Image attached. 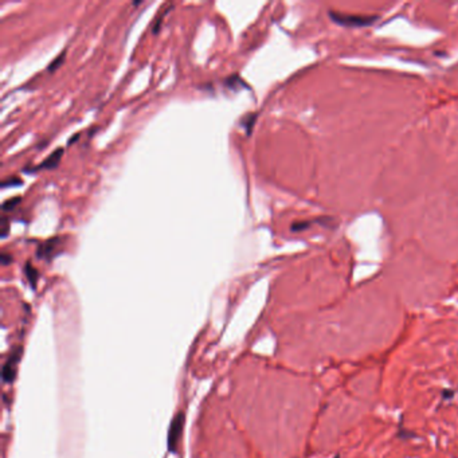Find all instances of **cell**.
<instances>
[{
  "mask_svg": "<svg viewBox=\"0 0 458 458\" xmlns=\"http://www.w3.org/2000/svg\"><path fill=\"white\" fill-rule=\"evenodd\" d=\"M24 274L27 277V280L28 282H30V285H31V288L35 289L36 282H38V277H39L38 270H36L31 264H26V266H24Z\"/></svg>",
  "mask_w": 458,
  "mask_h": 458,
  "instance_id": "52a82bcc",
  "label": "cell"
},
{
  "mask_svg": "<svg viewBox=\"0 0 458 458\" xmlns=\"http://www.w3.org/2000/svg\"><path fill=\"white\" fill-rule=\"evenodd\" d=\"M20 184H22V180H20V179H18V178H8V179H4L3 182H2V186L4 187V188H6V187H16V186H20Z\"/></svg>",
  "mask_w": 458,
  "mask_h": 458,
  "instance_id": "7c38bea8",
  "label": "cell"
},
{
  "mask_svg": "<svg viewBox=\"0 0 458 458\" xmlns=\"http://www.w3.org/2000/svg\"><path fill=\"white\" fill-rule=\"evenodd\" d=\"M18 359H19V351L16 352L15 355L10 356V359L6 363L3 368V379L6 383H10L14 380L15 378V372H16V363H18Z\"/></svg>",
  "mask_w": 458,
  "mask_h": 458,
  "instance_id": "5b68a950",
  "label": "cell"
},
{
  "mask_svg": "<svg viewBox=\"0 0 458 458\" xmlns=\"http://www.w3.org/2000/svg\"><path fill=\"white\" fill-rule=\"evenodd\" d=\"M0 261H2V264H3L4 266H7V265H10L12 262V256L11 254H8L7 251H3L2 256H0Z\"/></svg>",
  "mask_w": 458,
  "mask_h": 458,
  "instance_id": "9a60e30c",
  "label": "cell"
},
{
  "mask_svg": "<svg viewBox=\"0 0 458 458\" xmlns=\"http://www.w3.org/2000/svg\"><path fill=\"white\" fill-rule=\"evenodd\" d=\"M65 58H66V52H62L60 54V56L57 57L56 60L53 61L52 64L48 65V67H47V71H50V73H53V71H56L57 69H58V67L61 66V65L64 64V60Z\"/></svg>",
  "mask_w": 458,
  "mask_h": 458,
  "instance_id": "9c48e42d",
  "label": "cell"
},
{
  "mask_svg": "<svg viewBox=\"0 0 458 458\" xmlns=\"http://www.w3.org/2000/svg\"><path fill=\"white\" fill-rule=\"evenodd\" d=\"M309 225H311V222H307V221H302V222H294V223H293L292 227H290V229H292V231H301V230L308 229Z\"/></svg>",
  "mask_w": 458,
  "mask_h": 458,
  "instance_id": "4fadbf2b",
  "label": "cell"
},
{
  "mask_svg": "<svg viewBox=\"0 0 458 458\" xmlns=\"http://www.w3.org/2000/svg\"><path fill=\"white\" fill-rule=\"evenodd\" d=\"M172 7H174L172 4H166V6H164V8H163V10H160V12H159V15L156 16V19H155L154 26H152V31H154V34H158L159 30H160V27H162L163 20H164L166 15L168 14V12H170V10Z\"/></svg>",
  "mask_w": 458,
  "mask_h": 458,
  "instance_id": "8992f818",
  "label": "cell"
},
{
  "mask_svg": "<svg viewBox=\"0 0 458 458\" xmlns=\"http://www.w3.org/2000/svg\"><path fill=\"white\" fill-rule=\"evenodd\" d=\"M20 201V197H14V199H10V200H6L2 206V209H3L4 213H7V211H11V210L15 209V206L18 205Z\"/></svg>",
  "mask_w": 458,
  "mask_h": 458,
  "instance_id": "8fae6325",
  "label": "cell"
},
{
  "mask_svg": "<svg viewBox=\"0 0 458 458\" xmlns=\"http://www.w3.org/2000/svg\"><path fill=\"white\" fill-rule=\"evenodd\" d=\"M62 155H64V149H62V148H58V149L54 150L50 156H47V158L44 159V162L42 163V164H39V166L35 167V168H31V170L26 168L24 171H31L32 172V171L38 170H54V168L60 164V160L61 158H62Z\"/></svg>",
  "mask_w": 458,
  "mask_h": 458,
  "instance_id": "277c9868",
  "label": "cell"
},
{
  "mask_svg": "<svg viewBox=\"0 0 458 458\" xmlns=\"http://www.w3.org/2000/svg\"><path fill=\"white\" fill-rule=\"evenodd\" d=\"M64 242L62 237H54L44 241L36 250V257L44 261H52L53 258H56L62 251Z\"/></svg>",
  "mask_w": 458,
  "mask_h": 458,
  "instance_id": "7a4b0ae2",
  "label": "cell"
},
{
  "mask_svg": "<svg viewBox=\"0 0 458 458\" xmlns=\"http://www.w3.org/2000/svg\"><path fill=\"white\" fill-rule=\"evenodd\" d=\"M254 123H256V115H247L242 119L241 124L246 129V133L247 134L251 133V129H253V127H254Z\"/></svg>",
  "mask_w": 458,
  "mask_h": 458,
  "instance_id": "ba28073f",
  "label": "cell"
},
{
  "mask_svg": "<svg viewBox=\"0 0 458 458\" xmlns=\"http://www.w3.org/2000/svg\"><path fill=\"white\" fill-rule=\"evenodd\" d=\"M225 83L229 87H231V89H235V87H238V83H241V85H245V82H243V81H242V79L239 78V75H238V74L231 75L230 78L226 79Z\"/></svg>",
  "mask_w": 458,
  "mask_h": 458,
  "instance_id": "30bf717a",
  "label": "cell"
},
{
  "mask_svg": "<svg viewBox=\"0 0 458 458\" xmlns=\"http://www.w3.org/2000/svg\"><path fill=\"white\" fill-rule=\"evenodd\" d=\"M183 422H184V415L183 413H179L171 423L170 433H168V447L171 451H175L178 447L179 439H180L183 431Z\"/></svg>",
  "mask_w": 458,
  "mask_h": 458,
  "instance_id": "3957f363",
  "label": "cell"
},
{
  "mask_svg": "<svg viewBox=\"0 0 458 458\" xmlns=\"http://www.w3.org/2000/svg\"><path fill=\"white\" fill-rule=\"evenodd\" d=\"M329 16L335 23L340 24V26H345V27H366V26H370L378 19V16L344 14V12L339 11H331Z\"/></svg>",
  "mask_w": 458,
  "mask_h": 458,
  "instance_id": "6da1fadb",
  "label": "cell"
},
{
  "mask_svg": "<svg viewBox=\"0 0 458 458\" xmlns=\"http://www.w3.org/2000/svg\"><path fill=\"white\" fill-rule=\"evenodd\" d=\"M8 229H10V227H8V219H7V217L4 215V217L2 218V234H0L2 238L7 237Z\"/></svg>",
  "mask_w": 458,
  "mask_h": 458,
  "instance_id": "5bb4252c",
  "label": "cell"
}]
</instances>
